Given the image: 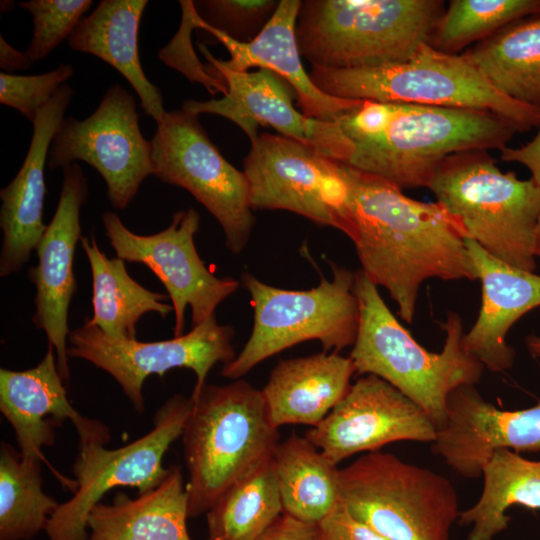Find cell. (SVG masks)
Listing matches in <instances>:
<instances>
[{
    "label": "cell",
    "instance_id": "8",
    "mask_svg": "<svg viewBox=\"0 0 540 540\" xmlns=\"http://www.w3.org/2000/svg\"><path fill=\"white\" fill-rule=\"evenodd\" d=\"M331 267L332 279L321 277L309 290L273 287L243 273L242 283L253 307V328L240 353L223 365L221 375L240 379L267 358L309 340H318L327 353L353 346L359 319L355 272L332 263Z\"/></svg>",
    "mask_w": 540,
    "mask_h": 540
},
{
    "label": "cell",
    "instance_id": "18",
    "mask_svg": "<svg viewBox=\"0 0 540 540\" xmlns=\"http://www.w3.org/2000/svg\"><path fill=\"white\" fill-rule=\"evenodd\" d=\"M62 170L58 205L35 250L38 264L29 269L28 277L36 289L33 324L45 332L48 344L55 349L60 375L68 383V313L77 289L73 261L82 237L80 210L88 196V182L77 163Z\"/></svg>",
    "mask_w": 540,
    "mask_h": 540
},
{
    "label": "cell",
    "instance_id": "40",
    "mask_svg": "<svg viewBox=\"0 0 540 540\" xmlns=\"http://www.w3.org/2000/svg\"><path fill=\"white\" fill-rule=\"evenodd\" d=\"M500 152V159L515 162L526 167L531 179L540 187V125L536 135L526 144L519 147H505Z\"/></svg>",
    "mask_w": 540,
    "mask_h": 540
},
{
    "label": "cell",
    "instance_id": "1",
    "mask_svg": "<svg viewBox=\"0 0 540 540\" xmlns=\"http://www.w3.org/2000/svg\"><path fill=\"white\" fill-rule=\"evenodd\" d=\"M344 183L334 228L353 242L361 270L384 287L398 315L413 321L428 279H478L460 221L437 202L406 196L397 186L340 162Z\"/></svg>",
    "mask_w": 540,
    "mask_h": 540
},
{
    "label": "cell",
    "instance_id": "28",
    "mask_svg": "<svg viewBox=\"0 0 540 540\" xmlns=\"http://www.w3.org/2000/svg\"><path fill=\"white\" fill-rule=\"evenodd\" d=\"M92 274L93 315L86 322L104 334L121 339H136V325L150 312L166 318L173 306L168 295L153 292L136 282L127 272L125 261L109 258L97 245L94 234L81 237Z\"/></svg>",
    "mask_w": 540,
    "mask_h": 540
},
{
    "label": "cell",
    "instance_id": "5",
    "mask_svg": "<svg viewBox=\"0 0 540 540\" xmlns=\"http://www.w3.org/2000/svg\"><path fill=\"white\" fill-rule=\"evenodd\" d=\"M439 0H304L296 23L312 66L362 69L399 63L429 43Z\"/></svg>",
    "mask_w": 540,
    "mask_h": 540
},
{
    "label": "cell",
    "instance_id": "3",
    "mask_svg": "<svg viewBox=\"0 0 540 540\" xmlns=\"http://www.w3.org/2000/svg\"><path fill=\"white\" fill-rule=\"evenodd\" d=\"M358 329L350 359L359 375H375L417 403L437 431L446 423L449 395L475 385L485 367L464 347L461 317L450 312L442 324L444 346L439 353L422 347L387 307L374 285L355 271Z\"/></svg>",
    "mask_w": 540,
    "mask_h": 540
},
{
    "label": "cell",
    "instance_id": "21",
    "mask_svg": "<svg viewBox=\"0 0 540 540\" xmlns=\"http://www.w3.org/2000/svg\"><path fill=\"white\" fill-rule=\"evenodd\" d=\"M73 96V88L64 84L38 112L24 162L13 180L0 190L3 233L0 276L3 278L22 269L47 229L43 221L45 164L52 139Z\"/></svg>",
    "mask_w": 540,
    "mask_h": 540
},
{
    "label": "cell",
    "instance_id": "23",
    "mask_svg": "<svg viewBox=\"0 0 540 540\" xmlns=\"http://www.w3.org/2000/svg\"><path fill=\"white\" fill-rule=\"evenodd\" d=\"M300 6V0H280L277 10L260 34L247 43L235 41L208 27L200 16L198 28L212 34L228 50L230 59H217L220 65L237 72H247L253 67L270 70L294 89L305 116L336 122L362 100L330 96L312 82L303 67L296 37Z\"/></svg>",
    "mask_w": 540,
    "mask_h": 540
},
{
    "label": "cell",
    "instance_id": "37",
    "mask_svg": "<svg viewBox=\"0 0 540 540\" xmlns=\"http://www.w3.org/2000/svg\"><path fill=\"white\" fill-rule=\"evenodd\" d=\"M182 9V20L179 30L168 45L159 51V58L173 69L183 73L190 81L204 85L215 95L217 92L227 93L224 81L206 73V68L199 62L192 48L190 34L197 28L198 13L194 1L179 2Z\"/></svg>",
    "mask_w": 540,
    "mask_h": 540
},
{
    "label": "cell",
    "instance_id": "26",
    "mask_svg": "<svg viewBox=\"0 0 540 540\" xmlns=\"http://www.w3.org/2000/svg\"><path fill=\"white\" fill-rule=\"evenodd\" d=\"M147 0H102L68 38L71 49L94 55L116 69L137 93L141 107L156 122L166 112L157 86L139 58L138 31Z\"/></svg>",
    "mask_w": 540,
    "mask_h": 540
},
{
    "label": "cell",
    "instance_id": "22",
    "mask_svg": "<svg viewBox=\"0 0 540 540\" xmlns=\"http://www.w3.org/2000/svg\"><path fill=\"white\" fill-rule=\"evenodd\" d=\"M466 245L481 281L482 301L463 344L485 368L503 372L515 360V350L506 342L510 328L540 306V275L496 259L471 239H466Z\"/></svg>",
    "mask_w": 540,
    "mask_h": 540
},
{
    "label": "cell",
    "instance_id": "4",
    "mask_svg": "<svg viewBox=\"0 0 540 540\" xmlns=\"http://www.w3.org/2000/svg\"><path fill=\"white\" fill-rule=\"evenodd\" d=\"M182 434L189 519L206 514L236 481L273 456L280 442L262 391L243 379L206 384Z\"/></svg>",
    "mask_w": 540,
    "mask_h": 540
},
{
    "label": "cell",
    "instance_id": "43",
    "mask_svg": "<svg viewBox=\"0 0 540 540\" xmlns=\"http://www.w3.org/2000/svg\"><path fill=\"white\" fill-rule=\"evenodd\" d=\"M536 257L540 258V217L537 225L536 232Z\"/></svg>",
    "mask_w": 540,
    "mask_h": 540
},
{
    "label": "cell",
    "instance_id": "30",
    "mask_svg": "<svg viewBox=\"0 0 540 540\" xmlns=\"http://www.w3.org/2000/svg\"><path fill=\"white\" fill-rule=\"evenodd\" d=\"M478 501L459 514L461 525L472 524L467 540H493L511 520L506 511L520 505L540 509V460H529L508 449L496 450L482 470Z\"/></svg>",
    "mask_w": 540,
    "mask_h": 540
},
{
    "label": "cell",
    "instance_id": "29",
    "mask_svg": "<svg viewBox=\"0 0 540 540\" xmlns=\"http://www.w3.org/2000/svg\"><path fill=\"white\" fill-rule=\"evenodd\" d=\"M272 458L284 514L317 524L340 502L337 465L306 437L292 433Z\"/></svg>",
    "mask_w": 540,
    "mask_h": 540
},
{
    "label": "cell",
    "instance_id": "34",
    "mask_svg": "<svg viewBox=\"0 0 540 540\" xmlns=\"http://www.w3.org/2000/svg\"><path fill=\"white\" fill-rule=\"evenodd\" d=\"M91 0H30L18 5L33 16L34 32L25 54L33 64L45 58L69 38Z\"/></svg>",
    "mask_w": 540,
    "mask_h": 540
},
{
    "label": "cell",
    "instance_id": "16",
    "mask_svg": "<svg viewBox=\"0 0 540 540\" xmlns=\"http://www.w3.org/2000/svg\"><path fill=\"white\" fill-rule=\"evenodd\" d=\"M243 167L252 209L287 210L334 227L344 189L340 161L292 138L263 133L251 142Z\"/></svg>",
    "mask_w": 540,
    "mask_h": 540
},
{
    "label": "cell",
    "instance_id": "17",
    "mask_svg": "<svg viewBox=\"0 0 540 540\" xmlns=\"http://www.w3.org/2000/svg\"><path fill=\"white\" fill-rule=\"evenodd\" d=\"M437 429L427 413L385 380L367 374L305 437L335 465L397 441L434 442Z\"/></svg>",
    "mask_w": 540,
    "mask_h": 540
},
{
    "label": "cell",
    "instance_id": "36",
    "mask_svg": "<svg viewBox=\"0 0 540 540\" xmlns=\"http://www.w3.org/2000/svg\"><path fill=\"white\" fill-rule=\"evenodd\" d=\"M70 64L38 75L0 73V103L10 106L32 123L66 81L74 75Z\"/></svg>",
    "mask_w": 540,
    "mask_h": 540
},
{
    "label": "cell",
    "instance_id": "19",
    "mask_svg": "<svg viewBox=\"0 0 540 540\" xmlns=\"http://www.w3.org/2000/svg\"><path fill=\"white\" fill-rule=\"evenodd\" d=\"M433 451L461 476L475 479L498 449L540 450V401L522 410H501L465 385L449 395L445 425Z\"/></svg>",
    "mask_w": 540,
    "mask_h": 540
},
{
    "label": "cell",
    "instance_id": "38",
    "mask_svg": "<svg viewBox=\"0 0 540 540\" xmlns=\"http://www.w3.org/2000/svg\"><path fill=\"white\" fill-rule=\"evenodd\" d=\"M317 529L318 540H388L356 518L341 500L317 523Z\"/></svg>",
    "mask_w": 540,
    "mask_h": 540
},
{
    "label": "cell",
    "instance_id": "2",
    "mask_svg": "<svg viewBox=\"0 0 540 540\" xmlns=\"http://www.w3.org/2000/svg\"><path fill=\"white\" fill-rule=\"evenodd\" d=\"M336 122L354 146L346 163L401 190L427 188L448 157L501 151L517 133L486 111L367 100Z\"/></svg>",
    "mask_w": 540,
    "mask_h": 540
},
{
    "label": "cell",
    "instance_id": "6",
    "mask_svg": "<svg viewBox=\"0 0 540 540\" xmlns=\"http://www.w3.org/2000/svg\"><path fill=\"white\" fill-rule=\"evenodd\" d=\"M312 82L330 96L481 110L512 124L517 132L540 125V109L498 92L461 54L422 44L407 60L362 69L312 66Z\"/></svg>",
    "mask_w": 540,
    "mask_h": 540
},
{
    "label": "cell",
    "instance_id": "15",
    "mask_svg": "<svg viewBox=\"0 0 540 540\" xmlns=\"http://www.w3.org/2000/svg\"><path fill=\"white\" fill-rule=\"evenodd\" d=\"M209 68L227 86L221 99L186 100L181 109L199 115L209 113L227 118L238 125L254 141L258 126H271L280 135L292 138L317 149L323 155L348 162L354 152L352 142L337 122L305 116L293 105L294 89L279 75L267 69L237 72L218 63L205 45L199 44Z\"/></svg>",
    "mask_w": 540,
    "mask_h": 540
},
{
    "label": "cell",
    "instance_id": "35",
    "mask_svg": "<svg viewBox=\"0 0 540 540\" xmlns=\"http://www.w3.org/2000/svg\"><path fill=\"white\" fill-rule=\"evenodd\" d=\"M280 0H199L194 7L203 22L231 39H255L278 8Z\"/></svg>",
    "mask_w": 540,
    "mask_h": 540
},
{
    "label": "cell",
    "instance_id": "41",
    "mask_svg": "<svg viewBox=\"0 0 540 540\" xmlns=\"http://www.w3.org/2000/svg\"><path fill=\"white\" fill-rule=\"evenodd\" d=\"M32 63L25 52L13 48L4 38L0 37V67L8 73L14 70L29 69Z\"/></svg>",
    "mask_w": 540,
    "mask_h": 540
},
{
    "label": "cell",
    "instance_id": "33",
    "mask_svg": "<svg viewBox=\"0 0 540 540\" xmlns=\"http://www.w3.org/2000/svg\"><path fill=\"white\" fill-rule=\"evenodd\" d=\"M540 14V0H451L437 20L429 44L457 54L504 27Z\"/></svg>",
    "mask_w": 540,
    "mask_h": 540
},
{
    "label": "cell",
    "instance_id": "39",
    "mask_svg": "<svg viewBox=\"0 0 540 540\" xmlns=\"http://www.w3.org/2000/svg\"><path fill=\"white\" fill-rule=\"evenodd\" d=\"M257 540H318L317 524L283 513Z\"/></svg>",
    "mask_w": 540,
    "mask_h": 540
},
{
    "label": "cell",
    "instance_id": "25",
    "mask_svg": "<svg viewBox=\"0 0 540 540\" xmlns=\"http://www.w3.org/2000/svg\"><path fill=\"white\" fill-rule=\"evenodd\" d=\"M188 496L178 465L162 481L130 498L118 492L111 504H96L88 517L87 540H191Z\"/></svg>",
    "mask_w": 540,
    "mask_h": 540
},
{
    "label": "cell",
    "instance_id": "12",
    "mask_svg": "<svg viewBox=\"0 0 540 540\" xmlns=\"http://www.w3.org/2000/svg\"><path fill=\"white\" fill-rule=\"evenodd\" d=\"M234 336V328L220 325L215 316L192 327L186 334L154 342L110 337L85 321L84 325L70 331L67 354L111 375L133 408L142 414L145 410L143 385L149 376L162 377L174 368L191 369L196 383L190 397L196 398L206 385L209 371L217 363L225 365L236 357L232 345Z\"/></svg>",
    "mask_w": 540,
    "mask_h": 540
},
{
    "label": "cell",
    "instance_id": "11",
    "mask_svg": "<svg viewBox=\"0 0 540 540\" xmlns=\"http://www.w3.org/2000/svg\"><path fill=\"white\" fill-rule=\"evenodd\" d=\"M156 124L150 140L153 175L190 192L219 222L230 252L241 253L255 223L244 172L222 156L198 115L166 111Z\"/></svg>",
    "mask_w": 540,
    "mask_h": 540
},
{
    "label": "cell",
    "instance_id": "42",
    "mask_svg": "<svg viewBox=\"0 0 540 540\" xmlns=\"http://www.w3.org/2000/svg\"><path fill=\"white\" fill-rule=\"evenodd\" d=\"M526 346L532 356L540 358V336H528Z\"/></svg>",
    "mask_w": 540,
    "mask_h": 540
},
{
    "label": "cell",
    "instance_id": "31",
    "mask_svg": "<svg viewBox=\"0 0 540 540\" xmlns=\"http://www.w3.org/2000/svg\"><path fill=\"white\" fill-rule=\"evenodd\" d=\"M282 514L270 457L232 484L207 511L205 540H257Z\"/></svg>",
    "mask_w": 540,
    "mask_h": 540
},
{
    "label": "cell",
    "instance_id": "27",
    "mask_svg": "<svg viewBox=\"0 0 540 540\" xmlns=\"http://www.w3.org/2000/svg\"><path fill=\"white\" fill-rule=\"evenodd\" d=\"M461 55L498 92L540 109V14L504 27Z\"/></svg>",
    "mask_w": 540,
    "mask_h": 540
},
{
    "label": "cell",
    "instance_id": "24",
    "mask_svg": "<svg viewBox=\"0 0 540 540\" xmlns=\"http://www.w3.org/2000/svg\"><path fill=\"white\" fill-rule=\"evenodd\" d=\"M355 373L350 357L337 352L279 360L261 389L272 423L318 425L346 395Z\"/></svg>",
    "mask_w": 540,
    "mask_h": 540
},
{
    "label": "cell",
    "instance_id": "7",
    "mask_svg": "<svg viewBox=\"0 0 540 540\" xmlns=\"http://www.w3.org/2000/svg\"><path fill=\"white\" fill-rule=\"evenodd\" d=\"M427 188L462 224L468 239L519 269H536L540 187L502 172L488 151L448 157Z\"/></svg>",
    "mask_w": 540,
    "mask_h": 540
},
{
    "label": "cell",
    "instance_id": "13",
    "mask_svg": "<svg viewBox=\"0 0 540 540\" xmlns=\"http://www.w3.org/2000/svg\"><path fill=\"white\" fill-rule=\"evenodd\" d=\"M82 160L103 177L107 197L119 210L128 207L154 167L151 144L139 127L136 101L120 84H112L96 110L84 120L68 116L50 145L49 169Z\"/></svg>",
    "mask_w": 540,
    "mask_h": 540
},
{
    "label": "cell",
    "instance_id": "10",
    "mask_svg": "<svg viewBox=\"0 0 540 540\" xmlns=\"http://www.w3.org/2000/svg\"><path fill=\"white\" fill-rule=\"evenodd\" d=\"M192 407L191 397L175 394L155 413L153 428L136 440L115 449L101 443L80 444L73 465L76 489L50 517L45 528L48 539L87 540L89 514L109 491L130 487L141 494L157 486L168 471L164 456L182 437Z\"/></svg>",
    "mask_w": 540,
    "mask_h": 540
},
{
    "label": "cell",
    "instance_id": "32",
    "mask_svg": "<svg viewBox=\"0 0 540 540\" xmlns=\"http://www.w3.org/2000/svg\"><path fill=\"white\" fill-rule=\"evenodd\" d=\"M41 462L1 443L0 540L32 539L58 508L60 503L42 489Z\"/></svg>",
    "mask_w": 540,
    "mask_h": 540
},
{
    "label": "cell",
    "instance_id": "9",
    "mask_svg": "<svg viewBox=\"0 0 540 540\" xmlns=\"http://www.w3.org/2000/svg\"><path fill=\"white\" fill-rule=\"evenodd\" d=\"M340 500L388 540H449L458 496L444 476L392 453L368 452L339 469Z\"/></svg>",
    "mask_w": 540,
    "mask_h": 540
},
{
    "label": "cell",
    "instance_id": "14",
    "mask_svg": "<svg viewBox=\"0 0 540 540\" xmlns=\"http://www.w3.org/2000/svg\"><path fill=\"white\" fill-rule=\"evenodd\" d=\"M102 222L117 257L146 265L162 282L172 301L174 337L184 334L188 306L192 327L198 326L215 316L217 306L240 285L215 276L200 258L194 242L200 216L193 208L177 211L168 227L151 235L132 232L114 212H105Z\"/></svg>",
    "mask_w": 540,
    "mask_h": 540
},
{
    "label": "cell",
    "instance_id": "20",
    "mask_svg": "<svg viewBox=\"0 0 540 540\" xmlns=\"http://www.w3.org/2000/svg\"><path fill=\"white\" fill-rule=\"evenodd\" d=\"M55 349L48 344L43 359L33 368L0 369V411L12 426L22 456L45 460L42 448L54 445L56 429L70 420L80 444H107L109 428L80 414L67 397Z\"/></svg>",
    "mask_w": 540,
    "mask_h": 540
}]
</instances>
